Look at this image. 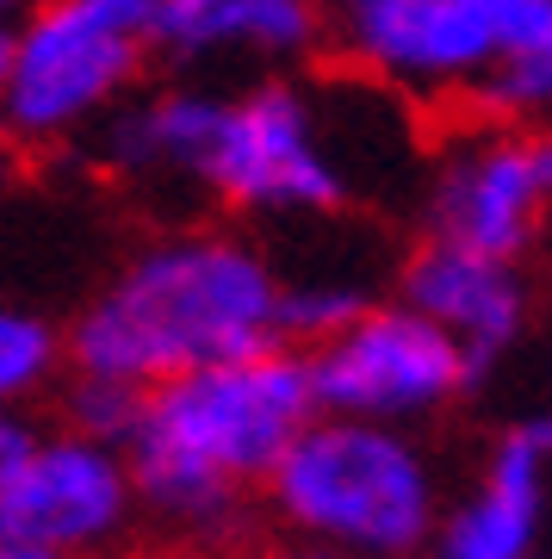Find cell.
Returning a JSON list of instances; mask_svg holds the SVG:
<instances>
[{
	"label": "cell",
	"instance_id": "cell-1",
	"mask_svg": "<svg viewBox=\"0 0 552 559\" xmlns=\"http://www.w3.org/2000/svg\"><path fill=\"white\" fill-rule=\"evenodd\" d=\"M311 417L316 399L304 348L286 342L137 392V417L119 448L137 485L143 528L193 559L255 535L261 485Z\"/></svg>",
	"mask_w": 552,
	"mask_h": 559
},
{
	"label": "cell",
	"instance_id": "cell-2",
	"mask_svg": "<svg viewBox=\"0 0 552 559\" xmlns=\"http://www.w3.org/2000/svg\"><path fill=\"white\" fill-rule=\"evenodd\" d=\"M279 342V261L242 230L180 224L137 242L62 323V367L149 392Z\"/></svg>",
	"mask_w": 552,
	"mask_h": 559
},
{
	"label": "cell",
	"instance_id": "cell-3",
	"mask_svg": "<svg viewBox=\"0 0 552 559\" xmlns=\"http://www.w3.org/2000/svg\"><path fill=\"white\" fill-rule=\"evenodd\" d=\"M447 510L441 460L416 429L316 411L274 460L261 516L274 535L329 547L341 559H422Z\"/></svg>",
	"mask_w": 552,
	"mask_h": 559
},
{
	"label": "cell",
	"instance_id": "cell-4",
	"mask_svg": "<svg viewBox=\"0 0 552 559\" xmlns=\"http://www.w3.org/2000/svg\"><path fill=\"white\" fill-rule=\"evenodd\" d=\"M149 0H32L0 69V131L25 150L94 138L149 75Z\"/></svg>",
	"mask_w": 552,
	"mask_h": 559
},
{
	"label": "cell",
	"instance_id": "cell-5",
	"mask_svg": "<svg viewBox=\"0 0 552 559\" xmlns=\"http://www.w3.org/2000/svg\"><path fill=\"white\" fill-rule=\"evenodd\" d=\"M355 193L360 180L341 156L323 94L286 75L224 94L212 150L199 162V200L242 218H336Z\"/></svg>",
	"mask_w": 552,
	"mask_h": 559
},
{
	"label": "cell",
	"instance_id": "cell-6",
	"mask_svg": "<svg viewBox=\"0 0 552 559\" xmlns=\"http://www.w3.org/2000/svg\"><path fill=\"white\" fill-rule=\"evenodd\" d=\"M304 373L323 417L397 423V429L434 423L478 385L466 348L404 299L367 305L348 330L304 348Z\"/></svg>",
	"mask_w": 552,
	"mask_h": 559
},
{
	"label": "cell",
	"instance_id": "cell-7",
	"mask_svg": "<svg viewBox=\"0 0 552 559\" xmlns=\"http://www.w3.org/2000/svg\"><path fill=\"white\" fill-rule=\"evenodd\" d=\"M137 535L143 510L119 441L38 423L0 485V540L44 559H119Z\"/></svg>",
	"mask_w": 552,
	"mask_h": 559
},
{
	"label": "cell",
	"instance_id": "cell-8",
	"mask_svg": "<svg viewBox=\"0 0 552 559\" xmlns=\"http://www.w3.org/2000/svg\"><path fill=\"white\" fill-rule=\"evenodd\" d=\"M552 205V131H478L454 143L422 193V224L434 242L472 255L521 261L540 242Z\"/></svg>",
	"mask_w": 552,
	"mask_h": 559
},
{
	"label": "cell",
	"instance_id": "cell-9",
	"mask_svg": "<svg viewBox=\"0 0 552 559\" xmlns=\"http://www.w3.org/2000/svg\"><path fill=\"white\" fill-rule=\"evenodd\" d=\"M329 38L367 81L397 94H472L496 62L478 0H329Z\"/></svg>",
	"mask_w": 552,
	"mask_h": 559
},
{
	"label": "cell",
	"instance_id": "cell-10",
	"mask_svg": "<svg viewBox=\"0 0 552 559\" xmlns=\"http://www.w3.org/2000/svg\"><path fill=\"white\" fill-rule=\"evenodd\" d=\"M397 299L466 348L472 380H484L496 360L528 336V318H533V293L521 261L472 255V249H454V242H434V237L404 255Z\"/></svg>",
	"mask_w": 552,
	"mask_h": 559
},
{
	"label": "cell",
	"instance_id": "cell-11",
	"mask_svg": "<svg viewBox=\"0 0 552 559\" xmlns=\"http://www.w3.org/2000/svg\"><path fill=\"white\" fill-rule=\"evenodd\" d=\"M329 44V0H149V50L175 69L304 62Z\"/></svg>",
	"mask_w": 552,
	"mask_h": 559
},
{
	"label": "cell",
	"instance_id": "cell-12",
	"mask_svg": "<svg viewBox=\"0 0 552 559\" xmlns=\"http://www.w3.org/2000/svg\"><path fill=\"white\" fill-rule=\"evenodd\" d=\"M217 112H224L217 87H193V81L137 87L87 143H94L99 168L124 187H187V193H199V162L212 150Z\"/></svg>",
	"mask_w": 552,
	"mask_h": 559
},
{
	"label": "cell",
	"instance_id": "cell-13",
	"mask_svg": "<svg viewBox=\"0 0 552 559\" xmlns=\"http://www.w3.org/2000/svg\"><path fill=\"white\" fill-rule=\"evenodd\" d=\"M547 528V460L521 429H503L472 491L441 510L422 559H533Z\"/></svg>",
	"mask_w": 552,
	"mask_h": 559
},
{
	"label": "cell",
	"instance_id": "cell-14",
	"mask_svg": "<svg viewBox=\"0 0 552 559\" xmlns=\"http://www.w3.org/2000/svg\"><path fill=\"white\" fill-rule=\"evenodd\" d=\"M373 280L367 267H341V261H311V267H279V342L286 348H316L336 330L367 311Z\"/></svg>",
	"mask_w": 552,
	"mask_h": 559
},
{
	"label": "cell",
	"instance_id": "cell-15",
	"mask_svg": "<svg viewBox=\"0 0 552 559\" xmlns=\"http://www.w3.org/2000/svg\"><path fill=\"white\" fill-rule=\"evenodd\" d=\"M62 373V323L0 299V411H32Z\"/></svg>",
	"mask_w": 552,
	"mask_h": 559
},
{
	"label": "cell",
	"instance_id": "cell-16",
	"mask_svg": "<svg viewBox=\"0 0 552 559\" xmlns=\"http://www.w3.org/2000/svg\"><path fill=\"white\" fill-rule=\"evenodd\" d=\"M472 100L484 106L491 119H533V112H552V32H540L528 50L496 57L491 69L472 81Z\"/></svg>",
	"mask_w": 552,
	"mask_h": 559
},
{
	"label": "cell",
	"instance_id": "cell-17",
	"mask_svg": "<svg viewBox=\"0 0 552 559\" xmlns=\"http://www.w3.org/2000/svg\"><path fill=\"white\" fill-rule=\"evenodd\" d=\"M62 385V423L81 429L94 441H124L131 417H137V392L131 385H112V380H87V373H69Z\"/></svg>",
	"mask_w": 552,
	"mask_h": 559
},
{
	"label": "cell",
	"instance_id": "cell-18",
	"mask_svg": "<svg viewBox=\"0 0 552 559\" xmlns=\"http://www.w3.org/2000/svg\"><path fill=\"white\" fill-rule=\"evenodd\" d=\"M478 13H484V25H491L496 57L528 50L540 32H552V0H478Z\"/></svg>",
	"mask_w": 552,
	"mask_h": 559
},
{
	"label": "cell",
	"instance_id": "cell-19",
	"mask_svg": "<svg viewBox=\"0 0 552 559\" xmlns=\"http://www.w3.org/2000/svg\"><path fill=\"white\" fill-rule=\"evenodd\" d=\"M212 559H341V554L311 547V540H292V535H242L237 547H224Z\"/></svg>",
	"mask_w": 552,
	"mask_h": 559
},
{
	"label": "cell",
	"instance_id": "cell-20",
	"mask_svg": "<svg viewBox=\"0 0 552 559\" xmlns=\"http://www.w3.org/2000/svg\"><path fill=\"white\" fill-rule=\"evenodd\" d=\"M38 436V423H32V411H0V485H7V473H13V460L25 454V441Z\"/></svg>",
	"mask_w": 552,
	"mask_h": 559
},
{
	"label": "cell",
	"instance_id": "cell-21",
	"mask_svg": "<svg viewBox=\"0 0 552 559\" xmlns=\"http://www.w3.org/2000/svg\"><path fill=\"white\" fill-rule=\"evenodd\" d=\"M515 429H521V436L533 441V454L552 466V411H540V417H528V423H515Z\"/></svg>",
	"mask_w": 552,
	"mask_h": 559
},
{
	"label": "cell",
	"instance_id": "cell-22",
	"mask_svg": "<svg viewBox=\"0 0 552 559\" xmlns=\"http://www.w3.org/2000/svg\"><path fill=\"white\" fill-rule=\"evenodd\" d=\"M13 175H20V143L7 138V131H0V193L13 187Z\"/></svg>",
	"mask_w": 552,
	"mask_h": 559
},
{
	"label": "cell",
	"instance_id": "cell-23",
	"mask_svg": "<svg viewBox=\"0 0 552 559\" xmlns=\"http://www.w3.org/2000/svg\"><path fill=\"white\" fill-rule=\"evenodd\" d=\"M25 7H32V0H0V20H20Z\"/></svg>",
	"mask_w": 552,
	"mask_h": 559
},
{
	"label": "cell",
	"instance_id": "cell-24",
	"mask_svg": "<svg viewBox=\"0 0 552 559\" xmlns=\"http://www.w3.org/2000/svg\"><path fill=\"white\" fill-rule=\"evenodd\" d=\"M0 559H44V554H25V547H13V540H0Z\"/></svg>",
	"mask_w": 552,
	"mask_h": 559
},
{
	"label": "cell",
	"instance_id": "cell-25",
	"mask_svg": "<svg viewBox=\"0 0 552 559\" xmlns=\"http://www.w3.org/2000/svg\"><path fill=\"white\" fill-rule=\"evenodd\" d=\"M7 38H13V20H0V69H7Z\"/></svg>",
	"mask_w": 552,
	"mask_h": 559
},
{
	"label": "cell",
	"instance_id": "cell-26",
	"mask_svg": "<svg viewBox=\"0 0 552 559\" xmlns=\"http://www.w3.org/2000/svg\"><path fill=\"white\" fill-rule=\"evenodd\" d=\"M119 559H143V554H119Z\"/></svg>",
	"mask_w": 552,
	"mask_h": 559
}]
</instances>
